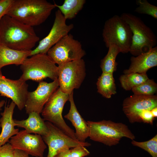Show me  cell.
<instances>
[{
  "instance_id": "29",
  "label": "cell",
  "mask_w": 157,
  "mask_h": 157,
  "mask_svg": "<svg viewBox=\"0 0 157 157\" xmlns=\"http://www.w3.org/2000/svg\"><path fill=\"white\" fill-rule=\"evenodd\" d=\"M15 149L9 143L0 147V157H13Z\"/></svg>"
},
{
  "instance_id": "1",
  "label": "cell",
  "mask_w": 157,
  "mask_h": 157,
  "mask_svg": "<svg viewBox=\"0 0 157 157\" xmlns=\"http://www.w3.org/2000/svg\"><path fill=\"white\" fill-rule=\"evenodd\" d=\"M40 38L33 27L24 24L7 15L0 20V44L10 48L28 51Z\"/></svg>"
},
{
  "instance_id": "12",
  "label": "cell",
  "mask_w": 157,
  "mask_h": 157,
  "mask_svg": "<svg viewBox=\"0 0 157 157\" xmlns=\"http://www.w3.org/2000/svg\"><path fill=\"white\" fill-rule=\"evenodd\" d=\"M8 142L14 149L22 150L36 157H44L47 148L41 135L29 133L25 130L19 131L10 139Z\"/></svg>"
},
{
  "instance_id": "28",
  "label": "cell",
  "mask_w": 157,
  "mask_h": 157,
  "mask_svg": "<svg viewBox=\"0 0 157 157\" xmlns=\"http://www.w3.org/2000/svg\"><path fill=\"white\" fill-rule=\"evenodd\" d=\"M72 157H84L90 154L89 151L83 146H79L70 149Z\"/></svg>"
},
{
  "instance_id": "9",
  "label": "cell",
  "mask_w": 157,
  "mask_h": 157,
  "mask_svg": "<svg viewBox=\"0 0 157 157\" xmlns=\"http://www.w3.org/2000/svg\"><path fill=\"white\" fill-rule=\"evenodd\" d=\"M47 54L54 63L59 65L82 59L86 52L81 43L68 34L50 49Z\"/></svg>"
},
{
  "instance_id": "6",
  "label": "cell",
  "mask_w": 157,
  "mask_h": 157,
  "mask_svg": "<svg viewBox=\"0 0 157 157\" xmlns=\"http://www.w3.org/2000/svg\"><path fill=\"white\" fill-rule=\"evenodd\" d=\"M132 35L129 26L120 16L115 15L105 22L102 36L107 48L115 45L120 52L127 53L129 51Z\"/></svg>"
},
{
  "instance_id": "4",
  "label": "cell",
  "mask_w": 157,
  "mask_h": 157,
  "mask_svg": "<svg viewBox=\"0 0 157 157\" xmlns=\"http://www.w3.org/2000/svg\"><path fill=\"white\" fill-rule=\"evenodd\" d=\"M120 16L129 26L133 34L129 51L132 55L138 56L156 46V36L140 17L126 13Z\"/></svg>"
},
{
  "instance_id": "36",
  "label": "cell",
  "mask_w": 157,
  "mask_h": 157,
  "mask_svg": "<svg viewBox=\"0 0 157 157\" xmlns=\"http://www.w3.org/2000/svg\"><path fill=\"white\" fill-rule=\"evenodd\" d=\"M55 157H57V155H56V156H55Z\"/></svg>"
},
{
  "instance_id": "15",
  "label": "cell",
  "mask_w": 157,
  "mask_h": 157,
  "mask_svg": "<svg viewBox=\"0 0 157 157\" xmlns=\"http://www.w3.org/2000/svg\"><path fill=\"white\" fill-rule=\"evenodd\" d=\"M28 85L20 78L13 80L3 76L0 70V94L10 99L22 110L24 107L28 93Z\"/></svg>"
},
{
  "instance_id": "24",
  "label": "cell",
  "mask_w": 157,
  "mask_h": 157,
  "mask_svg": "<svg viewBox=\"0 0 157 157\" xmlns=\"http://www.w3.org/2000/svg\"><path fill=\"white\" fill-rule=\"evenodd\" d=\"M149 79L146 73H130L121 75L119 80L122 87L129 90Z\"/></svg>"
},
{
  "instance_id": "22",
  "label": "cell",
  "mask_w": 157,
  "mask_h": 157,
  "mask_svg": "<svg viewBox=\"0 0 157 157\" xmlns=\"http://www.w3.org/2000/svg\"><path fill=\"white\" fill-rule=\"evenodd\" d=\"M85 2V0H65L61 5H58L54 2V4L67 20L75 18L82 9Z\"/></svg>"
},
{
  "instance_id": "2",
  "label": "cell",
  "mask_w": 157,
  "mask_h": 157,
  "mask_svg": "<svg viewBox=\"0 0 157 157\" xmlns=\"http://www.w3.org/2000/svg\"><path fill=\"white\" fill-rule=\"evenodd\" d=\"M55 8L46 0H14L6 15L33 27L45 22Z\"/></svg>"
},
{
  "instance_id": "18",
  "label": "cell",
  "mask_w": 157,
  "mask_h": 157,
  "mask_svg": "<svg viewBox=\"0 0 157 157\" xmlns=\"http://www.w3.org/2000/svg\"><path fill=\"white\" fill-rule=\"evenodd\" d=\"M15 104L12 101L7 106H5L4 111L1 113L0 126L1 131L0 134V147L8 142L10 139L19 132L18 129H16V124L13 118Z\"/></svg>"
},
{
  "instance_id": "19",
  "label": "cell",
  "mask_w": 157,
  "mask_h": 157,
  "mask_svg": "<svg viewBox=\"0 0 157 157\" xmlns=\"http://www.w3.org/2000/svg\"><path fill=\"white\" fill-rule=\"evenodd\" d=\"M16 126L24 129L27 132L40 135H45L48 131V127L44 120L41 117L40 114L32 112L28 114L26 119L17 120L14 119Z\"/></svg>"
},
{
  "instance_id": "10",
  "label": "cell",
  "mask_w": 157,
  "mask_h": 157,
  "mask_svg": "<svg viewBox=\"0 0 157 157\" xmlns=\"http://www.w3.org/2000/svg\"><path fill=\"white\" fill-rule=\"evenodd\" d=\"M45 122L48 131L42 137L48 147L47 157H55L65 148L91 145V144L87 142H81L70 137L51 123L48 121Z\"/></svg>"
},
{
  "instance_id": "14",
  "label": "cell",
  "mask_w": 157,
  "mask_h": 157,
  "mask_svg": "<svg viewBox=\"0 0 157 157\" xmlns=\"http://www.w3.org/2000/svg\"><path fill=\"white\" fill-rule=\"evenodd\" d=\"M157 107V97L151 96L133 95L126 98L123 104V111L131 123L141 121L139 115L145 110H151Z\"/></svg>"
},
{
  "instance_id": "34",
  "label": "cell",
  "mask_w": 157,
  "mask_h": 157,
  "mask_svg": "<svg viewBox=\"0 0 157 157\" xmlns=\"http://www.w3.org/2000/svg\"><path fill=\"white\" fill-rule=\"evenodd\" d=\"M151 112L153 117L154 118L157 117V107L152 109L151 110Z\"/></svg>"
},
{
  "instance_id": "27",
  "label": "cell",
  "mask_w": 157,
  "mask_h": 157,
  "mask_svg": "<svg viewBox=\"0 0 157 157\" xmlns=\"http://www.w3.org/2000/svg\"><path fill=\"white\" fill-rule=\"evenodd\" d=\"M131 144L147 151L152 157H157V135L150 140L144 142H139L133 140Z\"/></svg>"
},
{
  "instance_id": "7",
  "label": "cell",
  "mask_w": 157,
  "mask_h": 157,
  "mask_svg": "<svg viewBox=\"0 0 157 157\" xmlns=\"http://www.w3.org/2000/svg\"><path fill=\"white\" fill-rule=\"evenodd\" d=\"M69 94L58 88L46 102L41 113L44 120L51 123L70 137L76 139L75 131L67 125L62 116L64 106L68 100Z\"/></svg>"
},
{
  "instance_id": "3",
  "label": "cell",
  "mask_w": 157,
  "mask_h": 157,
  "mask_svg": "<svg viewBox=\"0 0 157 157\" xmlns=\"http://www.w3.org/2000/svg\"><path fill=\"white\" fill-rule=\"evenodd\" d=\"M87 122L89 129V137L94 141L111 146L119 143L123 137L132 140L135 138L128 126L122 123L109 120Z\"/></svg>"
},
{
  "instance_id": "26",
  "label": "cell",
  "mask_w": 157,
  "mask_h": 157,
  "mask_svg": "<svg viewBox=\"0 0 157 157\" xmlns=\"http://www.w3.org/2000/svg\"><path fill=\"white\" fill-rule=\"evenodd\" d=\"M136 4L138 6L134 11L137 13L149 15L157 19V7L149 3L147 0H137Z\"/></svg>"
},
{
  "instance_id": "16",
  "label": "cell",
  "mask_w": 157,
  "mask_h": 157,
  "mask_svg": "<svg viewBox=\"0 0 157 157\" xmlns=\"http://www.w3.org/2000/svg\"><path fill=\"white\" fill-rule=\"evenodd\" d=\"M131 64L124 74L130 73H146L150 69L157 65V47L136 57H132Z\"/></svg>"
},
{
  "instance_id": "33",
  "label": "cell",
  "mask_w": 157,
  "mask_h": 157,
  "mask_svg": "<svg viewBox=\"0 0 157 157\" xmlns=\"http://www.w3.org/2000/svg\"><path fill=\"white\" fill-rule=\"evenodd\" d=\"M13 157H29V156L27 153L22 150L15 149Z\"/></svg>"
},
{
  "instance_id": "32",
  "label": "cell",
  "mask_w": 157,
  "mask_h": 157,
  "mask_svg": "<svg viewBox=\"0 0 157 157\" xmlns=\"http://www.w3.org/2000/svg\"><path fill=\"white\" fill-rule=\"evenodd\" d=\"M57 156V157H72L70 150L68 148L63 149Z\"/></svg>"
},
{
  "instance_id": "5",
  "label": "cell",
  "mask_w": 157,
  "mask_h": 157,
  "mask_svg": "<svg viewBox=\"0 0 157 157\" xmlns=\"http://www.w3.org/2000/svg\"><path fill=\"white\" fill-rule=\"evenodd\" d=\"M22 74L19 78L38 82L47 78L53 81L58 78V66L47 54L38 53L26 58L20 65Z\"/></svg>"
},
{
  "instance_id": "25",
  "label": "cell",
  "mask_w": 157,
  "mask_h": 157,
  "mask_svg": "<svg viewBox=\"0 0 157 157\" xmlns=\"http://www.w3.org/2000/svg\"><path fill=\"white\" fill-rule=\"evenodd\" d=\"M134 94L151 96L154 95L157 90L156 84L153 80H147L135 86L132 89Z\"/></svg>"
},
{
  "instance_id": "13",
  "label": "cell",
  "mask_w": 157,
  "mask_h": 157,
  "mask_svg": "<svg viewBox=\"0 0 157 157\" xmlns=\"http://www.w3.org/2000/svg\"><path fill=\"white\" fill-rule=\"evenodd\" d=\"M59 87L58 78L49 83L43 81L39 82L35 90L28 93L24 107L26 113H41L46 102Z\"/></svg>"
},
{
  "instance_id": "23",
  "label": "cell",
  "mask_w": 157,
  "mask_h": 157,
  "mask_svg": "<svg viewBox=\"0 0 157 157\" xmlns=\"http://www.w3.org/2000/svg\"><path fill=\"white\" fill-rule=\"evenodd\" d=\"M108 48L107 54L101 60L100 67L102 72L113 74L117 68L116 58L120 51L117 46L114 45L110 46Z\"/></svg>"
},
{
  "instance_id": "11",
  "label": "cell",
  "mask_w": 157,
  "mask_h": 157,
  "mask_svg": "<svg viewBox=\"0 0 157 157\" xmlns=\"http://www.w3.org/2000/svg\"><path fill=\"white\" fill-rule=\"evenodd\" d=\"M66 20L59 10L56 11L54 23L49 33L40 41L36 48L31 50L30 56L38 53L47 54L50 49L69 34L74 25L67 24Z\"/></svg>"
},
{
  "instance_id": "30",
  "label": "cell",
  "mask_w": 157,
  "mask_h": 157,
  "mask_svg": "<svg viewBox=\"0 0 157 157\" xmlns=\"http://www.w3.org/2000/svg\"><path fill=\"white\" fill-rule=\"evenodd\" d=\"M14 0H0V20L6 15Z\"/></svg>"
},
{
  "instance_id": "21",
  "label": "cell",
  "mask_w": 157,
  "mask_h": 157,
  "mask_svg": "<svg viewBox=\"0 0 157 157\" xmlns=\"http://www.w3.org/2000/svg\"><path fill=\"white\" fill-rule=\"evenodd\" d=\"M97 85L98 92L106 98H110L116 93L113 74L102 72L98 79Z\"/></svg>"
},
{
  "instance_id": "20",
  "label": "cell",
  "mask_w": 157,
  "mask_h": 157,
  "mask_svg": "<svg viewBox=\"0 0 157 157\" xmlns=\"http://www.w3.org/2000/svg\"><path fill=\"white\" fill-rule=\"evenodd\" d=\"M31 50L18 51L0 44V70L7 65H21L30 56Z\"/></svg>"
},
{
  "instance_id": "17",
  "label": "cell",
  "mask_w": 157,
  "mask_h": 157,
  "mask_svg": "<svg viewBox=\"0 0 157 157\" xmlns=\"http://www.w3.org/2000/svg\"><path fill=\"white\" fill-rule=\"evenodd\" d=\"M68 101L70 103V108L69 112L64 116V117L69 120L74 127L76 139L81 142H85L89 137V129L87 122L80 114L75 105L73 98V91L70 94Z\"/></svg>"
},
{
  "instance_id": "31",
  "label": "cell",
  "mask_w": 157,
  "mask_h": 157,
  "mask_svg": "<svg viewBox=\"0 0 157 157\" xmlns=\"http://www.w3.org/2000/svg\"><path fill=\"white\" fill-rule=\"evenodd\" d=\"M151 110H145L141 113L139 117L141 122L153 124L155 118L152 115Z\"/></svg>"
},
{
  "instance_id": "35",
  "label": "cell",
  "mask_w": 157,
  "mask_h": 157,
  "mask_svg": "<svg viewBox=\"0 0 157 157\" xmlns=\"http://www.w3.org/2000/svg\"><path fill=\"white\" fill-rule=\"evenodd\" d=\"M5 103L4 100H2L0 101V111L1 110L2 107L4 106Z\"/></svg>"
},
{
  "instance_id": "8",
  "label": "cell",
  "mask_w": 157,
  "mask_h": 157,
  "mask_svg": "<svg viewBox=\"0 0 157 157\" xmlns=\"http://www.w3.org/2000/svg\"><path fill=\"white\" fill-rule=\"evenodd\" d=\"M58 80L60 88L70 94L78 89L86 76L85 64L82 58L58 65Z\"/></svg>"
}]
</instances>
